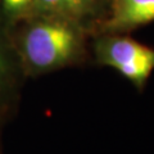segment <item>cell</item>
Returning <instances> with one entry per match:
<instances>
[{"label": "cell", "mask_w": 154, "mask_h": 154, "mask_svg": "<svg viewBox=\"0 0 154 154\" xmlns=\"http://www.w3.org/2000/svg\"><path fill=\"white\" fill-rule=\"evenodd\" d=\"M85 28L63 18L32 14L18 40L22 63L32 75L63 68L81 57Z\"/></svg>", "instance_id": "1"}, {"label": "cell", "mask_w": 154, "mask_h": 154, "mask_svg": "<svg viewBox=\"0 0 154 154\" xmlns=\"http://www.w3.org/2000/svg\"><path fill=\"white\" fill-rule=\"evenodd\" d=\"M96 62L143 90L154 71V49L122 33H102L94 42Z\"/></svg>", "instance_id": "2"}, {"label": "cell", "mask_w": 154, "mask_h": 154, "mask_svg": "<svg viewBox=\"0 0 154 154\" xmlns=\"http://www.w3.org/2000/svg\"><path fill=\"white\" fill-rule=\"evenodd\" d=\"M110 0H33V13L67 19L81 27L103 21Z\"/></svg>", "instance_id": "3"}, {"label": "cell", "mask_w": 154, "mask_h": 154, "mask_svg": "<svg viewBox=\"0 0 154 154\" xmlns=\"http://www.w3.org/2000/svg\"><path fill=\"white\" fill-rule=\"evenodd\" d=\"M154 21V0H110L100 33H123Z\"/></svg>", "instance_id": "4"}, {"label": "cell", "mask_w": 154, "mask_h": 154, "mask_svg": "<svg viewBox=\"0 0 154 154\" xmlns=\"http://www.w3.org/2000/svg\"><path fill=\"white\" fill-rule=\"evenodd\" d=\"M4 7L13 16L33 13V0H3Z\"/></svg>", "instance_id": "5"}, {"label": "cell", "mask_w": 154, "mask_h": 154, "mask_svg": "<svg viewBox=\"0 0 154 154\" xmlns=\"http://www.w3.org/2000/svg\"><path fill=\"white\" fill-rule=\"evenodd\" d=\"M8 88H9V66L4 49L0 45V104L3 103L4 98H5Z\"/></svg>", "instance_id": "6"}]
</instances>
